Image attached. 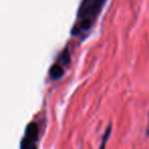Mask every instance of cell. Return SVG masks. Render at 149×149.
I'll list each match as a JSON object with an SVG mask.
<instances>
[{
  "label": "cell",
  "instance_id": "2",
  "mask_svg": "<svg viewBox=\"0 0 149 149\" xmlns=\"http://www.w3.org/2000/svg\"><path fill=\"white\" fill-rule=\"evenodd\" d=\"M39 138V127L37 123L31 122L26 127L25 136L21 142V149H37Z\"/></svg>",
  "mask_w": 149,
  "mask_h": 149
},
{
  "label": "cell",
  "instance_id": "5",
  "mask_svg": "<svg viewBox=\"0 0 149 149\" xmlns=\"http://www.w3.org/2000/svg\"><path fill=\"white\" fill-rule=\"evenodd\" d=\"M59 59L61 60L62 62H63L64 64H68L70 61V51H68V49H64L63 51H62L61 55H60Z\"/></svg>",
  "mask_w": 149,
  "mask_h": 149
},
{
  "label": "cell",
  "instance_id": "4",
  "mask_svg": "<svg viewBox=\"0 0 149 149\" xmlns=\"http://www.w3.org/2000/svg\"><path fill=\"white\" fill-rule=\"evenodd\" d=\"M110 133H111V125H108V127L106 128L105 132H104L103 136H102L99 149H106V144H107V141H108V139H109Z\"/></svg>",
  "mask_w": 149,
  "mask_h": 149
},
{
  "label": "cell",
  "instance_id": "1",
  "mask_svg": "<svg viewBox=\"0 0 149 149\" xmlns=\"http://www.w3.org/2000/svg\"><path fill=\"white\" fill-rule=\"evenodd\" d=\"M107 0H83L79 7L77 21L72 30V35L82 37L86 35L97 21Z\"/></svg>",
  "mask_w": 149,
  "mask_h": 149
},
{
  "label": "cell",
  "instance_id": "6",
  "mask_svg": "<svg viewBox=\"0 0 149 149\" xmlns=\"http://www.w3.org/2000/svg\"><path fill=\"white\" fill-rule=\"evenodd\" d=\"M147 135L149 136V114H148V128H147Z\"/></svg>",
  "mask_w": 149,
  "mask_h": 149
},
{
  "label": "cell",
  "instance_id": "3",
  "mask_svg": "<svg viewBox=\"0 0 149 149\" xmlns=\"http://www.w3.org/2000/svg\"><path fill=\"white\" fill-rule=\"evenodd\" d=\"M63 74H64V70L60 64L58 63L52 64V66L49 70V76L51 78V80H53V81L59 80L60 78L63 77Z\"/></svg>",
  "mask_w": 149,
  "mask_h": 149
}]
</instances>
